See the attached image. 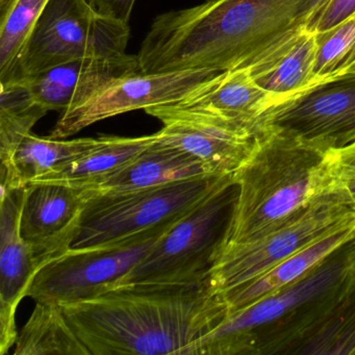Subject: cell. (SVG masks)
Masks as SVG:
<instances>
[{"instance_id": "21", "label": "cell", "mask_w": 355, "mask_h": 355, "mask_svg": "<svg viewBox=\"0 0 355 355\" xmlns=\"http://www.w3.org/2000/svg\"><path fill=\"white\" fill-rule=\"evenodd\" d=\"M98 138H82L65 141L42 138L28 134L15 155L11 171L1 169L0 188L14 190L24 188L40 176L78 159L96 144Z\"/></svg>"}, {"instance_id": "25", "label": "cell", "mask_w": 355, "mask_h": 355, "mask_svg": "<svg viewBox=\"0 0 355 355\" xmlns=\"http://www.w3.org/2000/svg\"><path fill=\"white\" fill-rule=\"evenodd\" d=\"M49 111L33 98L26 85L1 87L0 92V159L1 169L11 171L20 143Z\"/></svg>"}, {"instance_id": "29", "label": "cell", "mask_w": 355, "mask_h": 355, "mask_svg": "<svg viewBox=\"0 0 355 355\" xmlns=\"http://www.w3.org/2000/svg\"><path fill=\"white\" fill-rule=\"evenodd\" d=\"M95 13L103 17L128 24L136 0H85Z\"/></svg>"}, {"instance_id": "3", "label": "cell", "mask_w": 355, "mask_h": 355, "mask_svg": "<svg viewBox=\"0 0 355 355\" xmlns=\"http://www.w3.org/2000/svg\"><path fill=\"white\" fill-rule=\"evenodd\" d=\"M355 284V236L303 277L230 313L184 355H284Z\"/></svg>"}, {"instance_id": "12", "label": "cell", "mask_w": 355, "mask_h": 355, "mask_svg": "<svg viewBox=\"0 0 355 355\" xmlns=\"http://www.w3.org/2000/svg\"><path fill=\"white\" fill-rule=\"evenodd\" d=\"M145 112L163 123L159 140L196 157L209 175L236 173L252 155L261 134L178 105H153Z\"/></svg>"}, {"instance_id": "8", "label": "cell", "mask_w": 355, "mask_h": 355, "mask_svg": "<svg viewBox=\"0 0 355 355\" xmlns=\"http://www.w3.org/2000/svg\"><path fill=\"white\" fill-rule=\"evenodd\" d=\"M355 221V209L326 190L296 217L261 238L222 249L207 284L220 296L267 272L301 249Z\"/></svg>"}, {"instance_id": "20", "label": "cell", "mask_w": 355, "mask_h": 355, "mask_svg": "<svg viewBox=\"0 0 355 355\" xmlns=\"http://www.w3.org/2000/svg\"><path fill=\"white\" fill-rule=\"evenodd\" d=\"M157 140V132L137 138L99 137L90 150L33 182H58L86 188L132 161Z\"/></svg>"}, {"instance_id": "18", "label": "cell", "mask_w": 355, "mask_h": 355, "mask_svg": "<svg viewBox=\"0 0 355 355\" xmlns=\"http://www.w3.org/2000/svg\"><path fill=\"white\" fill-rule=\"evenodd\" d=\"M209 175L196 157L157 140L132 161L86 187L96 193H118Z\"/></svg>"}, {"instance_id": "2", "label": "cell", "mask_w": 355, "mask_h": 355, "mask_svg": "<svg viewBox=\"0 0 355 355\" xmlns=\"http://www.w3.org/2000/svg\"><path fill=\"white\" fill-rule=\"evenodd\" d=\"M321 0H207L153 20L141 44L143 73L226 71L248 65L297 28Z\"/></svg>"}, {"instance_id": "31", "label": "cell", "mask_w": 355, "mask_h": 355, "mask_svg": "<svg viewBox=\"0 0 355 355\" xmlns=\"http://www.w3.org/2000/svg\"><path fill=\"white\" fill-rule=\"evenodd\" d=\"M327 1L328 0H321V1H320L319 7H318L317 11H315V13H317V12L319 11V10L321 9V8L323 7V6L325 5V3H327Z\"/></svg>"}, {"instance_id": "24", "label": "cell", "mask_w": 355, "mask_h": 355, "mask_svg": "<svg viewBox=\"0 0 355 355\" xmlns=\"http://www.w3.org/2000/svg\"><path fill=\"white\" fill-rule=\"evenodd\" d=\"M49 0H0V87L15 83L18 66Z\"/></svg>"}, {"instance_id": "27", "label": "cell", "mask_w": 355, "mask_h": 355, "mask_svg": "<svg viewBox=\"0 0 355 355\" xmlns=\"http://www.w3.org/2000/svg\"><path fill=\"white\" fill-rule=\"evenodd\" d=\"M324 173L326 188L340 194L355 209V142L327 151Z\"/></svg>"}, {"instance_id": "15", "label": "cell", "mask_w": 355, "mask_h": 355, "mask_svg": "<svg viewBox=\"0 0 355 355\" xmlns=\"http://www.w3.org/2000/svg\"><path fill=\"white\" fill-rule=\"evenodd\" d=\"M141 71L138 55L87 58L44 70L20 84L26 85L34 101L46 111L78 107L109 83Z\"/></svg>"}, {"instance_id": "14", "label": "cell", "mask_w": 355, "mask_h": 355, "mask_svg": "<svg viewBox=\"0 0 355 355\" xmlns=\"http://www.w3.org/2000/svg\"><path fill=\"white\" fill-rule=\"evenodd\" d=\"M26 187L0 195V354L15 346L16 311L36 275L30 245L20 234Z\"/></svg>"}, {"instance_id": "5", "label": "cell", "mask_w": 355, "mask_h": 355, "mask_svg": "<svg viewBox=\"0 0 355 355\" xmlns=\"http://www.w3.org/2000/svg\"><path fill=\"white\" fill-rule=\"evenodd\" d=\"M239 186L227 175L155 243L121 282H207L234 221Z\"/></svg>"}, {"instance_id": "22", "label": "cell", "mask_w": 355, "mask_h": 355, "mask_svg": "<svg viewBox=\"0 0 355 355\" xmlns=\"http://www.w3.org/2000/svg\"><path fill=\"white\" fill-rule=\"evenodd\" d=\"M15 355H91L57 302H37L18 331Z\"/></svg>"}, {"instance_id": "26", "label": "cell", "mask_w": 355, "mask_h": 355, "mask_svg": "<svg viewBox=\"0 0 355 355\" xmlns=\"http://www.w3.org/2000/svg\"><path fill=\"white\" fill-rule=\"evenodd\" d=\"M315 83L334 76L336 67L355 43V14L327 32L317 34Z\"/></svg>"}, {"instance_id": "23", "label": "cell", "mask_w": 355, "mask_h": 355, "mask_svg": "<svg viewBox=\"0 0 355 355\" xmlns=\"http://www.w3.org/2000/svg\"><path fill=\"white\" fill-rule=\"evenodd\" d=\"M284 355H355V284Z\"/></svg>"}, {"instance_id": "9", "label": "cell", "mask_w": 355, "mask_h": 355, "mask_svg": "<svg viewBox=\"0 0 355 355\" xmlns=\"http://www.w3.org/2000/svg\"><path fill=\"white\" fill-rule=\"evenodd\" d=\"M182 217L116 244L70 249L37 272L26 297L36 302H72L120 284Z\"/></svg>"}, {"instance_id": "13", "label": "cell", "mask_w": 355, "mask_h": 355, "mask_svg": "<svg viewBox=\"0 0 355 355\" xmlns=\"http://www.w3.org/2000/svg\"><path fill=\"white\" fill-rule=\"evenodd\" d=\"M88 198L86 189L70 184H26L20 234L32 248L38 271L71 249Z\"/></svg>"}, {"instance_id": "28", "label": "cell", "mask_w": 355, "mask_h": 355, "mask_svg": "<svg viewBox=\"0 0 355 355\" xmlns=\"http://www.w3.org/2000/svg\"><path fill=\"white\" fill-rule=\"evenodd\" d=\"M353 14H355V0H328L309 18L305 28L315 34H321L348 19Z\"/></svg>"}, {"instance_id": "16", "label": "cell", "mask_w": 355, "mask_h": 355, "mask_svg": "<svg viewBox=\"0 0 355 355\" xmlns=\"http://www.w3.org/2000/svg\"><path fill=\"white\" fill-rule=\"evenodd\" d=\"M275 97L259 88L245 67L220 72L201 85L178 107L207 117L261 132V116L277 103Z\"/></svg>"}, {"instance_id": "19", "label": "cell", "mask_w": 355, "mask_h": 355, "mask_svg": "<svg viewBox=\"0 0 355 355\" xmlns=\"http://www.w3.org/2000/svg\"><path fill=\"white\" fill-rule=\"evenodd\" d=\"M354 236L355 221H353L301 249L254 279L220 295V298L227 305L228 315L300 279L340 245Z\"/></svg>"}, {"instance_id": "4", "label": "cell", "mask_w": 355, "mask_h": 355, "mask_svg": "<svg viewBox=\"0 0 355 355\" xmlns=\"http://www.w3.org/2000/svg\"><path fill=\"white\" fill-rule=\"evenodd\" d=\"M326 155L298 139L261 132L252 155L234 173L238 201L223 248L261 238L325 192Z\"/></svg>"}, {"instance_id": "7", "label": "cell", "mask_w": 355, "mask_h": 355, "mask_svg": "<svg viewBox=\"0 0 355 355\" xmlns=\"http://www.w3.org/2000/svg\"><path fill=\"white\" fill-rule=\"evenodd\" d=\"M130 32L128 24L98 15L85 0H49L20 60L13 85L67 62L124 55Z\"/></svg>"}, {"instance_id": "17", "label": "cell", "mask_w": 355, "mask_h": 355, "mask_svg": "<svg viewBox=\"0 0 355 355\" xmlns=\"http://www.w3.org/2000/svg\"><path fill=\"white\" fill-rule=\"evenodd\" d=\"M317 34L305 26L293 31L245 66L253 82L277 99L315 84Z\"/></svg>"}, {"instance_id": "1", "label": "cell", "mask_w": 355, "mask_h": 355, "mask_svg": "<svg viewBox=\"0 0 355 355\" xmlns=\"http://www.w3.org/2000/svg\"><path fill=\"white\" fill-rule=\"evenodd\" d=\"M91 355H184L228 315L207 282H120L59 303Z\"/></svg>"}, {"instance_id": "10", "label": "cell", "mask_w": 355, "mask_h": 355, "mask_svg": "<svg viewBox=\"0 0 355 355\" xmlns=\"http://www.w3.org/2000/svg\"><path fill=\"white\" fill-rule=\"evenodd\" d=\"M261 132L298 139L323 151L355 142V72L336 74L272 105Z\"/></svg>"}, {"instance_id": "30", "label": "cell", "mask_w": 355, "mask_h": 355, "mask_svg": "<svg viewBox=\"0 0 355 355\" xmlns=\"http://www.w3.org/2000/svg\"><path fill=\"white\" fill-rule=\"evenodd\" d=\"M347 72H355V43L351 47L344 59L342 60L336 67L334 76L336 74L347 73Z\"/></svg>"}, {"instance_id": "6", "label": "cell", "mask_w": 355, "mask_h": 355, "mask_svg": "<svg viewBox=\"0 0 355 355\" xmlns=\"http://www.w3.org/2000/svg\"><path fill=\"white\" fill-rule=\"evenodd\" d=\"M226 176H199L128 192L96 193L86 189L89 198L71 249L116 244L182 217Z\"/></svg>"}, {"instance_id": "11", "label": "cell", "mask_w": 355, "mask_h": 355, "mask_svg": "<svg viewBox=\"0 0 355 355\" xmlns=\"http://www.w3.org/2000/svg\"><path fill=\"white\" fill-rule=\"evenodd\" d=\"M220 71L182 70L165 73L135 72L109 83L88 101L66 110L51 134L65 139L96 122L153 105H174L196 91Z\"/></svg>"}]
</instances>
